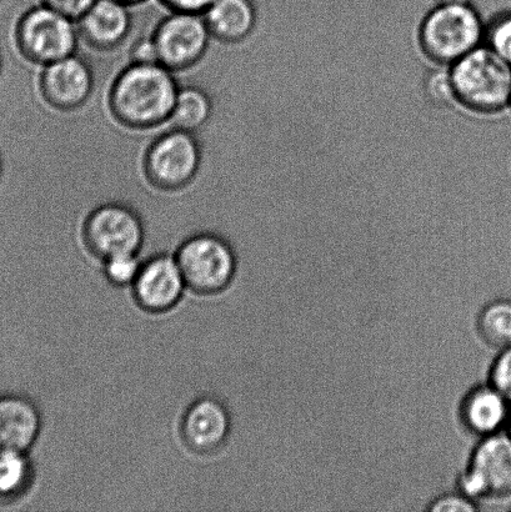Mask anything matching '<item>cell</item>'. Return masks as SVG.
<instances>
[{"label": "cell", "instance_id": "cell-1", "mask_svg": "<svg viewBox=\"0 0 511 512\" xmlns=\"http://www.w3.org/2000/svg\"><path fill=\"white\" fill-rule=\"evenodd\" d=\"M180 85L158 63L129 62L108 90L109 114L120 127L147 132L169 124Z\"/></svg>", "mask_w": 511, "mask_h": 512}, {"label": "cell", "instance_id": "cell-2", "mask_svg": "<svg viewBox=\"0 0 511 512\" xmlns=\"http://www.w3.org/2000/svg\"><path fill=\"white\" fill-rule=\"evenodd\" d=\"M457 99L480 113H495L511 103V64L488 48H477L454 63Z\"/></svg>", "mask_w": 511, "mask_h": 512}, {"label": "cell", "instance_id": "cell-3", "mask_svg": "<svg viewBox=\"0 0 511 512\" xmlns=\"http://www.w3.org/2000/svg\"><path fill=\"white\" fill-rule=\"evenodd\" d=\"M202 162L203 150L197 133L170 127L145 149L142 172L153 189L175 193L194 183Z\"/></svg>", "mask_w": 511, "mask_h": 512}, {"label": "cell", "instance_id": "cell-4", "mask_svg": "<svg viewBox=\"0 0 511 512\" xmlns=\"http://www.w3.org/2000/svg\"><path fill=\"white\" fill-rule=\"evenodd\" d=\"M174 256L187 289L194 294H222L237 275V255L228 240L218 234L190 235L179 245Z\"/></svg>", "mask_w": 511, "mask_h": 512}, {"label": "cell", "instance_id": "cell-5", "mask_svg": "<svg viewBox=\"0 0 511 512\" xmlns=\"http://www.w3.org/2000/svg\"><path fill=\"white\" fill-rule=\"evenodd\" d=\"M18 53L40 68L77 53L78 25L43 4L25 10L14 29Z\"/></svg>", "mask_w": 511, "mask_h": 512}, {"label": "cell", "instance_id": "cell-6", "mask_svg": "<svg viewBox=\"0 0 511 512\" xmlns=\"http://www.w3.org/2000/svg\"><path fill=\"white\" fill-rule=\"evenodd\" d=\"M483 24L469 4H440L425 18L420 44L428 57L438 63H457L478 48Z\"/></svg>", "mask_w": 511, "mask_h": 512}, {"label": "cell", "instance_id": "cell-7", "mask_svg": "<svg viewBox=\"0 0 511 512\" xmlns=\"http://www.w3.org/2000/svg\"><path fill=\"white\" fill-rule=\"evenodd\" d=\"M82 240L88 253L100 261L139 254L145 242L143 219L127 204H100L84 219Z\"/></svg>", "mask_w": 511, "mask_h": 512}, {"label": "cell", "instance_id": "cell-8", "mask_svg": "<svg viewBox=\"0 0 511 512\" xmlns=\"http://www.w3.org/2000/svg\"><path fill=\"white\" fill-rule=\"evenodd\" d=\"M150 37L158 63L175 74L197 67L213 40L203 14L187 12H169Z\"/></svg>", "mask_w": 511, "mask_h": 512}, {"label": "cell", "instance_id": "cell-9", "mask_svg": "<svg viewBox=\"0 0 511 512\" xmlns=\"http://www.w3.org/2000/svg\"><path fill=\"white\" fill-rule=\"evenodd\" d=\"M460 493L477 501L511 495V436L498 433L483 438L460 478Z\"/></svg>", "mask_w": 511, "mask_h": 512}, {"label": "cell", "instance_id": "cell-10", "mask_svg": "<svg viewBox=\"0 0 511 512\" xmlns=\"http://www.w3.org/2000/svg\"><path fill=\"white\" fill-rule=\"evenodd\" d=\"M94 85L92 65L77 53L44 65L38 79L43 102L60 113L77 112L87 105Z\"/></svg>", "mask_w": 511, "mask_h": 512}, {"label": "cell", "instance_id": "cell-11", "mask_svg": "<svg viewBox=\"0 0 511 512\" xmlns=\"http://www.w3.org/2000/svg\"><path fill=\"white\" fill-rule=\"evenodd\" d=\"M139 309L149 314H165L177 308L188 290L174 255L157 254L143 261L132 286Z\"/></svg>", "mask_w": 511, "mask_h": 512}, {"label": "cell", "instance_id": "cell-12", "mask_svg": "<svg viewBox=\"0 0 511 512\" xmlns=\"http://www.w3.org/2000/svg\"><path fill=\"white\" fill-rule=\"evenodd\" d=\"M232 418L222 401L214 396L194 400L184 411L179 424L183 444L198 455H212L228 443Z\"/></svg>", "mask_w": 511, "mask_h": 512}, {"label": "cell", "instance_id": "cell-13", "mask_svg": "<svg viewBox=\"0 0 511 512\" xmlns=\"http://www.w3.org/2000/svg\"><path fill=\"white\" fill-rule=\"evenodd\" d=\"M130 8L118 0H97L77 22L80 40L100 53L122 47L133 30Z\"/></svg>", "mask_w": 511, "mask_h": 512}, {"label": "cell", "instance_id": "cell-14", "mask_svg": "<svg viewBox=\"0 0 511 512\" xmlns=\"http://www.w3.org/2000/svg\"><path fill=\"white\" fill-rule=\"evenodd\" d=\"M42 414L23 395L0 396V453H29L42 431Z\"/></svg>", "mask_w": 511, "mask_h": 512}, {"label": "cell", "instance_id": "cell-15", "mask_svg": "<svg viewBox=\"0 0 511 512\" xmlns=\"http://www.w3.org/2000/svg\"><path fill=\"white\" fill-rule=\"evenodd\" d=\"M510 405L494 386H478L460 404V420L470 433L487 438L509 425Z\"/></svg>", "mask_w": 511, "mask_h": 512}, {"label": "cell", "instance_id": "cell-16", "mask_svg": "<svg viewBox=\"0 0 511 512\" xmlns=\"http://www.w3.org/2000/svg\"><path fill=\"white\" fill-rule=\"evenodd\" d=\"M203 17L212 38L227 45L245 42L257 25L252 0H214Z\"/></svg>", "mask_w": 511, "mask_h": 512}, {"label": "cell", "instance_id": "cell-17", "mask_svg": "<svg viewBox=\"0 0 511 512\" xmlns=\"http://www.w3.org/2000/svg\"><path fill=\"white\" fill-rule=\"evenodd\" d=\"M213 100L204 89L187 85L180 87L175 98L170 127L197 133L209 123Z\"/></svg>", "mask_w": 511, "mask_h": 512}, {"label": "cell", "instance_id": "cell-18", "mask_svg": "<svg viewBox=\"0 0 511 512\" xmlns=\"http://www.w3.org/2000/svg\"><path fill=\"white\" fill-rule=\"evenodd\" d=\"M35 469L28 453H0V501H15L28 494Z\"/></svg>", "mask_w": 511, "mask_h": 512}, {"label": "cell", "instance_id": "cell-19", "mask_svg": "<svg viewBox=\"0 0 511 512\" xmlns=\"http://www.w3.org/2000/svg\"><path fill=\"white\" fill-rule=\"evenodd\" d=\"M479 335L493 348L511 346V300L500 299L484 306L478 319Z\"/></svg>", "mask_w": 511, "mask_h": 512}, {"label": "cell", "instance_id": "cell-20", "mask_svg": "<svg viewBox=\"0 0 511 512\" xmlns=\"http://www.w3.org/2000/svg\"><path fill=\"white\" fill-rule=\"evenodd\" d=\"M103 273L108 283L117 288L132 286L142 266L138 254L115 255L102 261Z\"/></svg>", "mask_w": 511, "mask_h": 512}, {"label": "cell", "instance_id": "cell-21", "mask_svg": "<svg viewBox=\"0 0 511 512\" xmlns=\"http://www.w3.org/2000/svg\"><path fill=\"white\" fill-rule=\"evenodd\" d=\"M425 93L430 102L438 107H445L457 99L455 93L452 73L445 72V70H435L430 73L425 82Z\"/></svg>", "mask_w": 511, "mask_h": 512}, {"label": "cell", "instance_id": "cell-22", "mask_svg": "<svg viewBox=\"0 0 511 512\" xmlns=\"http://www.w3.org/2000/svg\"><path fill=\"white\" fill-rule=\"evenodd\" d=\"M488 47L511 64V12L498 15L487 33Z\"/></svg>", "mask_w": 511, "mask_h": 512}, {"label": "cell", "instance_id": "cell-23", "mask_svg": "<svg viewBox=\"0 0 511 512\" xmlns=\"http://www.w3.org/2000/svg\"><path fill=\"white\" fill-rule=\"evenodd\" d=\"M490 385L511 404V346L500 350L489 375Z\"/></svg>", "mask_w": 511, "mask_h": 512}, {"label": "cell", "instance_id": "cell-24", "mask_svg": "<svg viewBox=\"0 0 511 512\" xmlns=\"http://www.w3.org/2000/svg\"><path fill=\"white\" fill-rule=\"evenodd\" d=\"M97 0H40V4L78 22Z\"/></svg>", "mask_w": 511, "mask_h": 512}, {"label": "cell", "instance_id": "cell-25", "mask_svg": "<svg viewBox=\"0 0 511 512\" xmlns=\"http://www.w3.org/2000/svg\"><path fill=\"white\" fill-rule=\"evenodd\" d=\"M475 503L477 501L459 491L458 494L440 496L429 506V510L434 512L475 511L478 509Z\"/></svg>", "mask_w": 511, "mask_h": 512}, {"label": "cell", "instance_id": "cell-26", "mask_svg": "<svg viewBox=\"0 0 511 512\" xmlns=\"http://www.w3.org/2000/svg\"><path fill=\"white\" fill-rule=\"evenodd\" d=\"M130 62L158 63L152 37H143L137 40L130 49ZM159 64V63H158Z\"/></svg>", "mask_w": 511, "mask_h": 512}, {"label": "cell", "instance_id": "cell-27", "mask_svg": "<svg viewBox=\"0 0 511 512\" xmlns=\"http://www.w3.org/2000/svg\"><path fill=\"white\" fill-rule=\"evenodd\" d=\"M214 0H159L169 12H187L204 14Z\"/></svg>", "mask_w": 511, "mask_h": 512}, {"label": "cell", "instance_id": "cell-28", "mask_svg": "<svg viewBox=\"0 0 511 512\" xmlns=\"http://www.w3.org/2000/svg\"><path fill=\"white\" fill-rule=\"evenodd\" d=\"M118 2L127 4L129 7H137V5L147 2V0H118Z\"/></svg>", "mask_w": 511, "mask_h": 512}, {"label": "cell", "instance_id": "cell-29", "mask_svg": "<svg viewBox=\"0 0 511 512\" xmlns=\"http://www.w3.org/2000/svg\"><path fill=\"white\" fill-rule=\"evenodd\" d=\"M440 4H459L465 5L472 2V0H439Z\"/></svg>", "mask_w": 511, "mask_h": 512}, {"label": "cell", "instance_id": "cell-30", "mask_svg": "<svg viewBox=\"0 0 511 512\" xmlns=\"http://www.w3.org/2000/svg\"><path fill=\"white\" fill-rule=\"evenodd\" d=\"M2 175H3V159H2V155H0V179H2Z\"/></svg>", "mask_w": 511, "mask_h": 512}, {"label": "cell", "instance_id": "cell-31", "mask_svg": "<svg viewBox=\"0 0 511 512\" xmlns=\"http://www.w3.org/2000/svg\"><path fill=\"white\" fill-rule=\"evenodd\" d=\"M2 69H3V59H2V54H0V74H2Z\"/></svg>", "mask_w": 511, "mask_h": 512}, {"label": "cell", "instance_id": "cell-32", "mask_svg": "<svg viewBox=\"0 0 511 512\" xmlns=\"http://www.w3.org/2000/svg\"><path fill=\"white\" fill-rule=\"evenodd\" d=\"M509 431H510V436H511V416H510V421H509Z\"/></svg>", "mask_w": 511, "mask_h": 512}, {"label": "cell", "instance_id": "cell-33", "mask_svg": "<svg viewBox=\"0 0 511 512\" xmlns=\"http://www.w3.org/2000/svg\"><path fill=\"white\" fill-rule=\"evenodd\" d=\"M0 3H2V0H0Z\"/></svg>", "mask_w": 511, "mask_h": 512}, {"label": "cell", "instance_id": "cell-34", "mask_svg": "<svg viewBox=\"0 0 511 512\" xmlns=\"http://www.w3.org/2000/svg\"><path fill=\"white\" fill-rule=\"evenodd\" d=\"M510 105H511V103H510Z\"/></svg>", "mask_w": 511, "mask_h": 512}]
</instances>
